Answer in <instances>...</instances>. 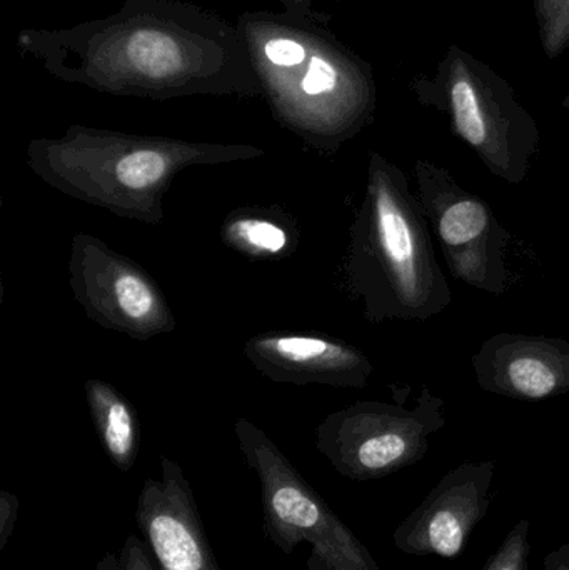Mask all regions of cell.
Instances as JSON below:
<instances>
[{
    "label": "cell",
    "mask_w": 569,
    "mask_h": 570,
    "mask_svg": "<svg viewBox=\"0 0 569 570\" xmlns=\"http://www.w3.org/2000/svg\"><path fill=\"white\" fill-rule=\"evenodd\" d=\"M343 274L347 292L371 324L424 322L453 302L410 179L377 153L367 164L366 190L351 224Z\"/></svg>",
    "instance_id": "6da1fadb"
},
{
    "label": "cell",
    "mask_w": 569,
    "mask_h": 570,
    "mask_svg": "<svg viewBox=\"0 0 569 570\" xmlns=\"http://www.w3.org/2000/svg\"><path fill=\"white\" fill-rule=\"evenodd\" d=\"M246 146L127 139L73 130L62 140L30 144L27 164L63 196L149 226L164 223V197L180 170L263 156Z\"/></svg>",
    "instance_id": "7a4b0ae2"
},
{
    "label": "cell",
    "mask_w": 569,
    "mask_h": 570,
    "mask_svg": "<svg viewBox=\"0 0 569 570\" xmlns=\"http://www.w3.org/2000/svg\"><path fill=\"white\" fill-rule=\"evenodd\" d=\"M413 89L423 106L450 117L454 136L497 179L513 186L527 180L540 150V127L487 62L450 46L433 77L414 80Z\"/></svg>",
    "instance_id": "3957f363"
},
{
    "label": "cell",
    "mask_w": 569,
    "mask_h": 570,
    "mask_svg": "<svg viewBox=\"0 0 569 570\" xmlns=\"http://www.w3.org/2000/svg\"><path fill=\"white\" fill-rule=\"evenodd\" d=\"M244 461L257 475L266 538L291 556L310 544V570H381L366 546L334 514L273 439L247 419L234 424Z\"/></svg>",
    "instance_id": "277c9868"
},
{
    "label": "cell",
    "mask_w": 569,
    "mask_h": 570,
    "mask_svg": "<svg viewBox=\"0 0 569 570\" xmlns=\"http://www.w3.org/2000/svg\"><path fill=\"white\" fill-rule=\"evenodd\" d=\"M447 421V401L423 385L413 407L360 401L326 415L316 448L343 478L377 481L423 461Z\"/></svg>",
    "instance_id": "5b68a950"
},
{
    "label": "cell",
    "mask_w": 569,
    "mask_h": 570,
    "mask_svg": "<svg viewBox=\"0 0 569 570\" xmlns=\"http://www.w3.org/2000/svg\"><path fill=\"white\" fill-rule=\"evenodd\" d=\"M418 199L440 240L451 276L468 287L500 297L510 284L507 253L511 234L490 204L463 189L453 176L426 159L414 163Z\"/></svg>",
    "instance_id": "8992f818"
},
{
    "label": "cell",
    "mask_w": 569,
    "mask_h": 570,
    "mask_svg": "<svg viewBox=\"0 0 569 570\" xmlns=\"http://www.w3.org/2000/svg\"><path fill=\"white\" fill-rule=\"evenodd\" d=\"M69 285L87 317L134 341L169 334L177 322L160 285L136 261L116 253L99 237L73 234Z\"/></svg>",
    "instance_id": "52a82bcc"
},
{
    "label": "cell",
    "mask_w": 569,
    "mask_h": 570,
    "mask_svg": "<svg viewBox=\"0 0 569 570\" xmlns=\"http://www.w3.org/2000/svg\"><path fill=\"white\" fill-rule=\"evenodd\" d=\"M493 461L464 462L448 472L398 525L393 542L408 556L457 559L491 508Z\"/></svg>",
    "instance_id": "ba28073f"
},
{
    "label": "cell",
    "mask_w": 569,
    "mask_h": 570,
    "mask_svg": "<svg viewBox=\"0 0 569 570\" xmlns=\"http://www.w3.org/2000/svg\"><path fill=\"white\" fill-rule=\"evenodd\" d=\"M136 522L159 570H220L183 468L160 458V478L146 479Z\"/></svg>",
    "instance_id": "9c48e42d"
},
{
    "label": "cell",
    "mask_w": 569,
    "mask_h": 570,
    "mask_svg": "<svg viewBox=\"0 0 569 570\" xmlns=\"http://www.w3.org/2000/svg\"><path fill=\"white\" fill-rule=\"evenodd\" d=\"M253 367L277 384H321L337 389H364L373 375V362L340 338L297 332H267L244 344Z\"/></svg>",
    "instance_id": "30bf717a"
},
{
    "label": "cell",
    "mask_w": 569,
    "mask_h": 570,
    "mask_svg": "<svg viewBox=\"0 0 569 570\" xmlns=\"http://www.w3.org/2000/svg\"><path fill=\"white\" fill-rule=\"evenodd\" d=\"M477 384L514 401H545L569 392V341L501 332L473 355Z\"/></svg>",
    "instance_id": "8fae6325"
},
{
    "label": "cell",
    "mask_w": 569,
    "mask_h": 570,
    "mask_svg": "<svg viewBox=\"0 0 569 570\" xmlns=\"http://www.w3.org/2000/svg\"><path fill=\"white\" fill-rule=\"evenodd\" d=\"M220 239L249 261H283L300 244L296 220L277 206L239 207L227 214Z\"/></svg>",
    "instance_id": "7c38bea8"
},
{
    "label": "cell",
    "mask_w": 569,
    "mask_h": 570,
    "mask_svg": "<svg viewBox=\"0 0 569 570\" xmlns=\"http://www.w3.org/2000/svg\"><path fill=\"white\" fill-rule=\"evenodd\" d=\"M84 392L104 452L120 472H129L139 455L140 429L136 407L122 392L100 379L86 381Z\"/></svg>",
    "instance_id": "4fadbf2b"
},
{
    "label": "cell",
    "mask_w": 569,
    "mask_h": 570,
    "mask_svg": "<svg viewBox=\"0 0 569 570\" xmlns=\"http://www.w3.org/2000/svg\"><path fill=\"white\" fill-rule=\"evenodd\" d=\"M538 36L548 59L569 49V0H533Z\"/></svg>",
    "instance_id": "5bb4252c"
},
{
    "label": "cell",
    "mask_w": 569,
    "mask_h": 570,
    "mask_svg": "<svg viewBox=\"0 0 569 570\" xmlns=\"http://www.w3.org/2000/svg\"><path fill=\"white\" fill-rule=\"evenodd\" d=\"M530 534L531 522L521 519L508 532L500 548L488 559L483 570H528L530 564Z\"/></svg>",
    "instance_id": "9a60e30c"
},
{
    "label": "cell",
    "mask_w": 569,
    "mask_h": 570,
    "mask_svg": "<svg viewBox=\"0 0 569 570\" xmlns=\"http://www.w3.org/2000/svg\"><path fill=\"white\" fill-rule=\"evenodd\" d=\"M337 72L321 59L311 60L310 72L303 80V89L307 96H320L336 89Z\"/></svg>",
    "instance_id": "2e32d148"
},
{
    "label": "cell",
    "mask_w": 569,
    "mask_h": 570,
    "mask_svg": "<svg viewBox=\"0 0 569 570\" xmlns=\"http://www.w3.org/2000/svg\"><path fill=\"white\" fill-rule=\"evenodd\" d=\"M122 570H156L154 558L146 542L137 535H129L119 552Z\"/></svg>",
    "instance_id": "e0dca14e"
},
{
    "label": "cell",
    "mask_w": 569,
    "mask_h": 570,
    "mask_svg": "<svg viewBox=\"0 0 569 570\" xmlns=\"http://www.w3.org/2000/svg\"><path fill=\"white\" fill-rule=\"evenodd\" d=\"M267 59L276 66H297L304 60V49L294 40L274 39L266 46Z\"/></svg>",
    "instance_id": "ac0fdd59"
},
{
    "label": "cell",
    "mask_w": 569,
    "mask_h": 570,
    "mask_svg": "<svg viewBox=\"0 0 569 570\" xmlns=\"http://www.w3.org/2000/svg\"><path fill=\"white\" fill-rule=\"evenodd\" d=\"M17 515H19V499L7 491H0V552L6 549L10 535L16 528Z\"/></svg>",
    "instance_id": "d6986e66"
},
{
    "label": "cell",
    "mask_w": 569,
    "mask_h": 570,
    "mask_svg": "<svg viewBox=\"0 0 569 570\" xmlns=\"http://www.w3.org/2000/svg\"><path fill=\"white\" fill-rule=\"evenodd\" d=\"M541 570H569V542L551 551L545 558Z\"/></svg>",
    "instance_id": "ffe728a7"
},
{
    "label": "cell",
    "mask_w": 569,
    "mask_h": 570,
    "mask_svg": "<svg viewBox=\"0 0 569 570\" xmlns=\"http://www.w3.org/2000/svg\"><path fill=\"white\" fill-rule=\"evenodd\" d=\"M96 570H122L119 558L114 554H106L96 564Z\"/></svg>",
    "instance_id": "44dd1931"
},
{
    "label": "cell",
    "mask_w": 569,
    "mask_h": 570,
    "mask_svg": "<svg viewBox=\"0 0 569 570\" xmlns=\"http://www.w3.org/2000/svg\"><path fill=\"white\" fill-rule=\"evenodd\" d=\"M563 107H565V109L569 110V94L567 97H565Z\"/></svg>",
    "instance_id": "7402d4cb"
}]
</instances>
